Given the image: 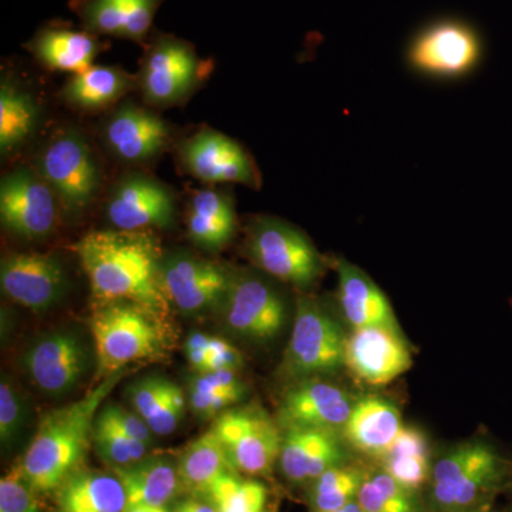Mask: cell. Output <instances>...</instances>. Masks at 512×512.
<instances>
[{
    "label": "cell",
    "instance_id": "1",
    "mask_svg": "<svg viewBox=\"0 0 512 512\" xmlns=\"http://www.w3.org/2000/svg\"><path fill=\"white\" fill-rule=\"evenodd\" d=\"M76 252L96 305L137 303L167 318L171 303L161 279L163 255L151 232H89L76 245Z\"/></svg>",
    "mask_w": 512,
    "mask_h": 512
},
{
    "label": "cell",
    "instance_id": "2",
    "mask_svg": "<svg viewBox=\"0 0 512 512\" xmlns=\"http://www.w3.org/2000/svg\"><path fill=\"white\" fill-rule=\"evenodd\" d=\"M124 372L106 377L86 396L43 417L20 468L37 494L56 491L82 466L104 400Z\"/></svg>",
    "mask_w": 512,
    "mask_h": 512
},
{
    "label": "cell",
    "instance_id": "3",
    "mask_svg": "<svg viewBox=\"0 0 512 512\" xmlns=\"http://www.w3.org/2000/svg\"><path fill=\"white\" fill-rule=\"evenodd\" d=\"M165 319L137 303L96 305L89 325L101 380L123 372L128 365L164 356L170 345Z\"/></svg>",
    "mask_w": 512,
    "mask_h": 512
},
{
    "label": "cell",
    "instance_id": "4",
    "mask_svg": "<svg viewBox=\"0 0 512 512\" xmlns=\"http://www.w3.org/2000/svg\"><path fill=\"white\" fill-rule=\"evenodd\" d=\"M512 461L491 441L473 439L450 448L434 463L431 500L441 512H467L493 503L511 480Z\"/></svg>",
    "mask_w": 512,
    "mask_h": 512
},
{
    "label": "cell",
    "instance_id": "5",
    "mask_svg": "<svg viewBox=\"0 0 512 512\" xmlns=\"http://www.w3.org/2000/svg\"><path fill=\"white\" fill-rule=\"evenodd\" d=\"M245 251L259 271L299 289L312 288L325 272V258L308 235L278 218H255Z\"/></svg>",
    "mask_w": 512,
    "mask_h": 512
},
{
    "label": "cell",
    "instance_id": "6",
    "mask_svg": "<svg viewBox=\"0 0 512 512\" xmlns=\"http://www.w3.org/2000/svg\"><path fill=\"white\" fill-rule=\"evenodd\" d=\"M346 335L318 301L299 298L282 372L289 382L323 377L345 369Z\"/></svg>",
    "mask_w": 512,
    "mask_h": 512
},
{
    "label": "cell",
    "instance_id": "7",
    "mask_svg": "<svg viewBox=\"0 0 512 512\" xmlns=\"http://www.w3.org/2000/svg\"><path fill=\"white\" fill-rule=\"evenodd\" d=\"M210 70L190 42L158 33L147 46L138 84L151 106L173 107L190 99Z\"/></svg>",
    "mask_w": 512,
    "mask_h": 512
},
{
    "label": "cell",
    "instance_id": "8",
    "mask_svg": "<svg viewBox=\"0 0 512 512\" xmlns=\"http://www.w3.org/2000/svg\"><path fill=\"white\" fill-rule=\"evenodd\" d=\"M237 473L268 476L281 456L284 431L258 404L229 407L212 426Z\"/></svg>",
    "mask_w": 512,
    "mask_h": 512
},
{
    "label": "cell",
    "instance_id": "9",
    "mask_svg": "<svg viewBox=\"0 0 512 512\" xmlns=\"http://www.w3.org/2000/svg\"><path fill=\"white\" fill-rule=\"evenodd\" d=\"M39 174L70 210H83L100 188V170L89 144L77 131L53 138L39 157Z\"/></svg>",
    "mask_w": 512,
    "mask_h": 512
},
{
    "label": "cell",
    "instance_id": "10",
    "mask_svg": "<svg viewBox=\"0 0 512 512\" xmlns=\"http://www.w3.org/2000/svg\"><path fill=\"white\" fill-rule=\"evenodd\" d=\"M228 328L241 338L269 342L284 330L288 309L282 293L264 276L232 274L222 303Z\"/></svg>",
    "mask_w": 512,
    "mask_h": 512
},
{
    "label": "cell",
    "instance_id": "11",
    "mask_svg": "<svg viewBox=\"0 0 512 512\" xmlns=\"http://www.w3.org/2000/svg\"><path fill=\"white\" fill-rule=\"evenodd\" d=\"M480 57L481 42L476 30L456 19L431 23L407 49V62L416 72L444 79L470 73Z\"/></svg>",
    "mask_w": 512,
    "mask_h": 512
},
{
    "label": "cell",
    "instance_id": "12",
    "mask_svg": "<svg viewBox=\"0 0 512 512\" xmlns=\"http://www.w3.org/2000/svg\"><path fill=\"white\" fill-rule=\"evenodd\" d=\"M56 194L42 175L29 167H18L0 183V220L20 238H45L56 225Z\"/></svg>",
    "mask_w": 512,
    "mask_h": 512
},
{
    "label": "cell",
    "instance_id": "13",
    "mask_svg": "<svg viewBox=\"0 0 512 512\" xmlns=\"http://www.w3.org/2000/svg\"><path fill=\"white\" fill-rule=\"evenodd\" d=\"M90 365V346L72 330H57L43 336L23 356V367L30 380L50 396H63L76 389Z\"/></svg>",
    "mask_w": 512,
    "mask_h": 512
},
{
    "label": "cell",
    "instance_id": "14",
    "mask_svg": "<svg viewBox=\"0 0 512 512\" xmlns=\"http://www.w3.org/2000/svg\"><path fill=\"white\" fill-rule=\"evenodd\" d=\"M185 170L210 184H241L261 188L262 178L247 150L220 131L202 128L180 148Z\"/></svg>",
    "mask_w": 512,
    "mask_h": 512
},
{
    "label": "cell",
    "instance_id": "15",
    "mask_svg": "<svg viewBox=\"0 0 512 512\" xmlns=\"http://www.w3.org/2000/svg\"><path fill=\"white\" fill-rule=\"evenodd\" d=\"M231 272L208 259L175 252L161 261V279L168 301L184 313H200L224 303Z\"/></svg>",
    "mask_w": 512,
    "mask_h": 512
},
{
    "label": "cell",
    "instance_id": "16",
    "mask_svg": "<svg viewBox=\"0 0 512 512\" xmlns=\"http://www.w3.org/2000/svg\"><path fill=\"white\" fill-rule=\"evenodd\" d=\"M412 366V352L402 330L373 326L352 329L346 338L345 369L366 386H386Z\"/></svg>",
    "mask_w": 512,
    "mask_h": 512
},
{
    "label": "cell",
    "instance_id": "17",
    "mask_svg": "<svg viewBox=\"0 0 512 512\" xmlns=\"http://www.w3.org/2000/svg\"><path fill=\"white\" fill-rule=\"evenodd\" d=\"M355 402L348 390L323 377L299 380L282 396L276 421L281 429L311 427L340 433Z\"/></svg>",
    "mask_w": 512,
    "mask_h": 512
},
{
    "label": "cell",
    "instance_id": "18",
    "mask_svg": "<svg viewBox=\"0 0 512 512\" xmlns=\"http://www.w3.org/2000/svg\"><path fill=\"white\" fill-rule=\"evenodd\" d=\"M106 214L111 225L120 231L167 228L174 221V197L154 178L130 174L111 192Z\"/></svg>",
    "mask_w": 512,
    "mask_h": 512
},
{
    "label": "cell",
    "instance_id": "19",
    "mask_svg": "<svg viewBox=\"0 0 512 512\" xmlns=\"http://www.w3.org/2000/svg\"><path fill=\"white\" fill-rule=\"evenodd\" d=\"M0 285L12 301L45 312L62 298L66 272L56 256L13 254L2 261Z\"/></svg>",
    "mask_w": 512,
    "mask_h": 512
},
{
    "label": "cell",
    "instance_id": "20",
    "mask_svg": "<svg viewBox=\"0 0 512 512\" xmlns=\"http://www.w3.org/2000/svg\"><path fill=\"white\" fill-rule=\"evenodd\" d=\"M282 431L279 466L292 483H312L329 468L345 463V440L338 431L311 427H288Z\"/></svg>",
    "mask_w": 512,
    "mask_h": 512
},
{
    "label": "cell",
    "instance_id": "21",
    "mask_svg": "<svg viewBox=\"0 0 512 512\" xmlns=\"http://www.w3.org/2000/svg\"><path fill=\"white\" fill-rule=\"evenodd\" d=\"M165 0H72L70 8L83 29L96 36L119 37L143 45Z\"/></svg>",
    "mask_w": 512,
    "mask_h": 512
},
{
    "label": "cell",
    "instance_id": "22",
    "mask_svg": "<svg viewBox=\"0 0 512 512\" xmlns=\"http://www.w3.org/2000/svg\"><path fill=\"white\" fill-rule=\"evenodd\" d=\"M338 274V302L343 319L350 329H400L392 303L376 282L359 266L346 259H335Z\"/></svg>",
    "mask_w": 512,
    "mask_h": 512
},
{
    "label": "cell",
    "instance_id": "23",
    "mask_svg": "<svg viewBox=\"0 0 512 512\" xmlns=\"http://www.w3.org/2000/svg\"><path fill=\"white\" fill-rule=\"evenodd\" d=\"M104 137L111 151L121 160L144 163L164 150L170 130L157 114L137 104L126 103L107 121Z\"/></svg>",
    "mask_w": 512,
    "mask_h": 512
},
{
    "label": "cell",
    "instance_id": "24",
    "mask_svg": "<svg viewBox=\"0 0 512 512\" xmlns=\"http://www.w3.org/2000/svg\"><path fill=\"white\" fill-rule=\"evenodd\" d=\"M403 426L402 413L392 400L367 394L356 399L340 434L359 453L382 460Z\"/></svg>",
    "mask_w": 512,
    "mask_h": 512
},
{
    "label": "cell",
    "instance_id": "25",
    "mask_svg": "<svg viewBox=\"0 0 512 512\" xmlns=\"http://www.w3.org/2000/svg\"><path fill=\"white\" fill-rule=\"evenodd\" d=\"M26 49L47 69L82 73L106 49L99 36L66 25H47L26 43Z\"/></svg>",
    "mask_w": 512,
    "mask_h": 512
},
{
    "label": "cell",
    "instance_id": "26",
    "mask_svg": "<svg viewBox=\"0 0 512 512\" xmlns=\"http://www.w3.org/2000/svg\"><path fill=\"white\" fill-rule=\"evenodd\" d=\"M188 235L198 247L220 251L227 247L237 232L238 221L234 202L224 192H195L188 211Z\"/></svg>",
    "mask_w": 512,
    "mask_h": 512
},
{
    "label": "cell",
    "instance_id": "27",
    "mask_svg": "<svg viewBox=\"0 0 512 512\" xmlns=\"http://www.w3.org/2000/svg\"><path fill=\"white\" fill-rule=\"evenodd\" d=\"M57 512H124L127 495L114 474L77 471L56 490Z\"/></svg>",
    "mask_w": 512,
    "mask_h": 512
},
{
    "label": "cell",
    "instance_id": "28",
    "mask_svg": "<svg viewBox=\"0 0 512 512\" xmlns=\"http://www.w3.org/2000/svg\"><path fill=\"white\" fill-rule=\"evenodd\" d=\"M234 471L227 450L214 429L205 431L188 444L178 463L181 487L195 497L207 498L214 484Z\"/></svg>",
    "mask_w": 512,
    "mask_h": 512
},
{
    "label": "cell",
    "instance_id": "29",
    "mask_svg": "<svg viewBox=\"0 0 512 512\" xmlns=\"http://www.w3.org/2000/svg\"><path fill=\"white\" fill-rule=\"evenodd\" d=\"M127 495L128 505H167L181 487L178 467L163 457H144L130 466L114 468Z\"/></svg>",
    "mask_w": 512,
    "mask_h": 512
},
{
    "label": "cell",
    "instance_id": "30",
    "mask_svg": "<svg viewBox=\"0 0 512 512\" xmlns=\"http://www.w3.org/2000/svg\"><path fill=\"white\" fill-rule=\"evenodd\" d=\"M133 84V77L120 67L93 64L64 84L62 99L74 109L99 111L123 99Z\"/></svg>",
    "mask_w": 512,
    "mask_h": 512
},
{
    "label": "cell",
    "instance_id": "31",
    "mask_svg": "<svg viewBox=\"0 0 512 512\" xmlns=\"http://www.w3.org/2000/svg\"><path fill=\"white\" fill-rule=\"evenodd\" d=\"M383 470L403 488L416 493L430 483L434 464L431 463L430 441L419 427L403 426L382 457Z\"/></svg>",
    "mask_w": 512,
    "mask_h": 512
},
{
    "label": "cell",
    "instance_id": "32",
    "mask_svg": "<svg viewBox=\"0 0 512 512\" xmlns=\"http://www.w3.org/2000/svg\"><path fill=\"white\" fill-rule=\"evenodd\" d=\"M39 114L32 94L3 80L0 86V151L3 156L18 150L33 136Z\"/></svg>",
    "mask_w": 512,
    "mask_h": 512
},
{
    "label": "cell",
    "instance_id": "33",
    "mask_svg": "<svg viewBox=\"0 0 512 512\" xmlns=\"http://www.w3.org/2000/svg\"><path fill=\"white\" fill-rule=\"evenodd\" d=\"M365 474L349 464H339L312 481L311 504L315 512L339 510L357 500Z\"/></svg>",
    "mask_w": 512,
    "mask_h": 512
},
{
    "label": "cell",
    "instance_id": "34",
    "mask_svg": "<svg viewBox=\"0 0 512 512\" xmlns=\"http://www.w3.org/2000/svg\"><path fill=\"white\" fill-rule=\"evenodd\" d=\"M93 444L101 460L114 468L130 466L143 460L148 450V444L131 439L126 431L107 416L103 407L94 423Z\"/></svg>",
    "mask_w": 512,
    "mask_h": 512
},
{
    "label": "cell",
    "instance_id": "35",
    "mask_svg": "<svg viewBox=\"0 0 512 512\" xmlns=\"http://www.w3.org/2000/svg\"><path fill=\"white\" fill-rule=\"evenodd\" d=\"M217 512H266L268 490L255 480H244L238 473L222 476L208 494Z\"/></svg>",
    "mask_w": 512,
    "mask_h": 512
},
{
    "label": "cell",
    "instance_id": "36",
    "mask_svg": "<svg viewBox=\"0 0 512 512\" xmlns=\"http://www.w3.org/2000/svg\"><path fill=\"white\" fill-rule=\"evenodd\" d=\"M357 503L365 512H416L413 493L384 470L365 476L357 494Z\"/></svg>",
    "mask_w": 512,
    "mask_h": 512
},
{
    "label": "cell",
    "instance_id": "37",
    "mask_svg": "<svg viewBox=\"0 0 512 512\" xmlns=\"http://www.w3.org/2000/svg\"><path fill=\"white\" fill-rule=\"evenodd\" d=\"M175 386L177 384L158 376L138 380L128 389V400L133 406L134 413L148 424V421L153 419L168 402Z\"/></svg>",
    "mask_w": 512,
    "mask_h": 512
},
{
    "label": "cell",
    "instance_id": "38",
    "mask_svg": "<svg viewBox=\"0 0 512 512\" xmlns=\"http://www.w3.org/2000/svg\"><path fill=\"white\" fill-rule=\"evenodd\" d=\"M37 493L19 466L10 468L0 480V512H37Z\"/></svg>",
    "mask_w": 512,
    "mask_h": 512
},
{
    "label": "cell",
    "instance_id": "39",
    "mask_svg": "<svg viewBox=\"0 0 512 512\" xmlns=\"http://www.w3.org/2000/svg\"><path fill=\"white\" fill-rule=\"evenodd\" d=\"M25 423V404L13 389L12 383L3 377L0 384V441L9 446L16 440Z\"/></svg>",
    "mask_w": 512,
    "mask_h": 512
},
{
    "label": "cell",
    "instance_id": "40",
    "mask_svg": "<svg viewBox=\"0 0 512 512\" xmlns=\"http://www.w3.org/2000/svg\"><path fill=\"white\" fill-rule=\"evenodd\" d=\"M195 392L215 393H247V386L237 376V370H214V372L200 373L191 384Z\"/></svg>",
    "mask_w": 512,
    "mask_h": 512
},
{
    "label": "cell",
    "instance_id": "41",
    "mask_svg": "<svg viewBox=\"0 0 512 512\" xmlns=\"http://www.w3.org/2000/svg\"><path fill=\"white\" fill-rule=\"evenodd\" d=\"M184 412V392L181 387L175 386L173 394H171L168 402L164 404L163 409L148 421V427L157 436H170L183 419Z\"/></svg>",
    "mask_w": 512,
    "mask_h": 512
},
{
    "label": "cell",
    "instance_id": "42",
    "mask_svg": "<svg viewBox=\"0 0 512 512\" xmlns=\"http://www.w3.org/2000/svg\"><path fill=\"white\" fill-rule=\"evenodd\" d=\"M244 394L228 392H195L191 390V407L195 414L201 417L220 416L222 412L229 409L244 399Z\"/></svg>",
    "mask_w": 512,
    "mask_h": 512
},
{
    "label": "cell",
    "instance_id": "43",
    "mask_svg": "<svg viewBox=\"0 0 512 512\" xmlns=\"http://www.w3.org/2000/svg\"><path fill=\"white\" fill-rule=\"evenodd\" d=\"M103 410L120 429L126 431L131 439L141 441V443H146L150 446L153 431L150 430L146 421L141 419L137 413L128 412L124 407L114 403L106 404V406H103Z\"/></svg>",
    "mask_w": 512,
    "mask_h": 512
},
{
    "label": "cell",
    "instance_id": "44",
    "mask_svg": "<svg viewBox=\"0 0 512 512\" xmlns=\"http://www.w3.org/2000/svg\"><path fill=\"white\" fill-rule=\"evenodd\" d=\"M207 352V372H214V370H238L242 363H244L241 352L237 348H234L227 340L215 338V336H211Z\"/></svg>",
    "mask_w": 512,
    "mask_h": 512
},
{
    "label": "cell",
    "instance_id": "45",
    "mask_svg": "<svg viewBox=\"0 0 512 512\" xmlns=\"http://www.w3.org/2000/svg\"><path fill=\"white\" fill-rule=\"evenodd\" d=\"M174 512H217L215 511L214 505L211 503H204V501L198 500V498H188V500L181 501L180 504L175 507Z\"/></svg>",
    "mask_w": 512,
    "mask_h": 512
},
{
    "label": "cell",
    "instance_id": "46",
    "mask_svg": "<svg viewBox=\"0 0 512 512\" xmlns=\"http://www.w3.org/2000/svg\"><path fill=\"white\" fill-rule=\"evenodd\" d=\"M187 353L188 362L192 367L200 373L207 372L208 369V352L207 349H185Z\"/></svg>",
    "mask_w": 512,
    "mask_h": 512
},
{
    "label": "cell",
    "instance_id": "47",
    "mask_svg": "<svg viewBox=\"0 0 512 512\" xmlns=\"http://www.w3.org/2000/svg\"><path fill=\"white\" fill-rule=\"evenodd\" d=\"M124 512H170L164 505L137 504L128 505Z\"/></svg>",
    "mask_w": 512,
    "mask_h": 512
},
{
    "label": "cell",
    "instance_id": "48",
    "mask_svg": "<svg viewBox=\"0 0 512 512\" xmlns=\"http://www.w3.org/2000/svg\"><path fill=\"white\" fill-rule=\"evenodd\" d=\"M328 512H365L362 510V507H360L359 503L356 501H353V503H350L348 505H345L343 508H339V510L335 511H328Z\"/></svg>",
    "mask_w": 512,
    "mask_h": 512
},
{
    "label": "cell",
    "instance_id": "49",
    "mask_svg": "<svg viewBox=\"0 0 512 512\" xmlns=\"http://www.w3.org/2000/svg\"><path fill=\"white\" fill-rule=\"evenodd\" d=\"M493 511V503L480 505V507L474 508V510L467 512H491Z\"/></svg>",
    "mask_w": 512,
    "mask_h": 512
},
{
    "label": "cell",
    "instance_id": "50",
    "mask_svg": "<svg viewBox=\"0 0 512 512\" xmlns=\"http://www.w3.org/2000/svg\"><path fill=\"white\" fill-rule=\"evenodd\" d=\"M491 512H512V505H511V507L504 508V510H500V511H491Z\"/></svg>",
    "mask_w": 512,
    "mask_h": 512
},
{
    "label": "cell",
    "instance_id": "51",
    "mask_svg": "<svg viewBox=\"0 0 512 512\" xmlns=\"http://www.w3.org/2000/svg\"><path fill=\"white\" fill-rule=\"evenodd\" d=\"M510 483H512V467H511V480H510Z\"/></svg>",
    "mask_w": 512,
    "mask_h": 512
}]
</instances>
